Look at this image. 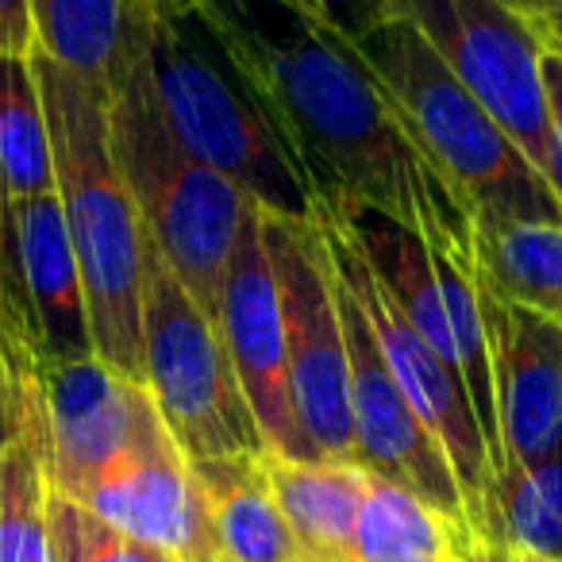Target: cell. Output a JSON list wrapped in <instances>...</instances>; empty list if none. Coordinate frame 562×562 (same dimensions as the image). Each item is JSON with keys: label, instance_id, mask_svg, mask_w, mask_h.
Returning a JSON list of instances; mask_svg holds the SVG:
<instances>
[{"label": "cell", "instance_id": "cell-30", "mask_svg": "<svg viewBox=\"0 0 562 562\" xmlns=\"http://www.w3.org/2000/svg\"><path fill=\"white\" fill-rule=\"evenodd\" d=\"M531 32L543 40V47L562 50V0H551V9L531 24Z\"/></svg>", "mask_w": 562, "mask_h": 562}, {"label": "cell", "instance_id": "cell-36", "mask_svg": "<svg viewBox=\"0 0 562 562\" xmlns=\"http://www.w3.org/2000/svg\"><path fill=\"white\" fill-rule=\"evenodd\" d=\"M0 470H4V447H0Z\"/></svg>", "mask_w": 562, "mask_h": 562}, {"label": "cell", "instance_id": "cell-21", "mask_svg": "<svg viewBox=\"0 0 562 562\" xmlns=\"http://www.w3.org/2000/svg\"><path fill=\"white\" fill-rule=\"evenodd\" d=\"M459 543L451 528L401 485L370 474L351 539V562H451Z\"/></svg>", "mask_w": 562, "mask_h": 562}, {"label": "cell", "instance_id": "cell-28", "mask_svg": "<svg viewBox=\"0 0 562 562\" xmlns=\"http://www.w3.org/2000/svg\"><path fill=\"white\" fill-rule=\"evenodd\" d=\"M451 562H547V559H539V554L508 543V539H477V543L454 551Z\"/></svg>", "mask_w": 562, "mask_h": 562}, {"label": "cell", "instance_id": "cell-9", "mask_svg": "<svg viewBox=\"0 0 562 562\" xmlns=\"http://www.w3.org/2000/svg\"><path fill=\"white\" fill-rule=\"evenodd\" d=\"M316 227L324 235L331 266L355 290L362 313H367L370 331H374L378 347H382V359L390 367L393 382L401 385V393L413 405V413L424 420V428L443 447L447 462H451L454 477H459L462 497H467L470 524H474L477 539H493V462L482 436V424H477L474 401H470L459 370L408 324V316L385 293V285L374 278V270L362 262V255L351 247V239L321 212H316Z\"/></svg>", "mask_w": 562, "mask_h": 562}, {"label": "cell", "instance_id": "cell-29", "mask_svg": "<svg viewBox=\"0 0 562 562\" xmlns=\"http://www.w3.org/2000/svg\"><path fill=\"white\" fill-rule=\"evenodd\" d=\"M9 189L0 181V331H9V301H4V285L12 273V212H9Z\"/></svg>", "mask_w": 562, "mask_h": 562}, {"label": "cell", "instance_id": "cell-2", "mask_svg": "<svg viewBox=\"0 0 562 562\" xmlns=\"http://www.w3.org/2000/svg\"><path fill=\"white\" fill-rule=\"evenodd\" d=\"M55 162V196L86 290L93 355L143 385V255L147 227L112 155L109 101L81 78L32 50Z\"/></svg>", "mask_w": 562, "mask_h": 562}, {"label": "cell", "instance_id": "cell-14", "mask_svg": "<svg viewBox=\"0 0 562 562\" xmlns=\"http://www.w3.org/2000/svg\"><path fill=\"white\" fill-rule=\"evenodd\" d=\"M47 416V474L66 497H78L132 439L147 390L112 374L101 359L40 362Z\"/></svg>", "mask_w": 562, "mask_h": 562}, {"label": "cell", "instance_id": "cell-31", "mask_svg": "<svg viewBox=\"0 0 562 562\" xmlns=\"http://www.w3.org/2000/svg\"><path fill=\"white\" fill-rule=\"evenodd\" d=\"M12 436V405H9V367H4V351H0V447Z\"/></svg>", "mask_w": 562, "mask_h": 562}, {"label": "cell", "instance_id": "cell-34", "mask_svg": "<svg viewBox=\"0 0 562 562\" xmlns=\"http://www.w3.org/2000/svg\"><path fill=\"white\" fill-rule=\"evenodd\" d=\"M301 562H351V559H308V554H305Z\"/></svg>", "mask_w": 562, "mask_h": 562}, {"label": "cell", "instance_id": "cell-23", "mask_svg": "<svg viewBox=\"0 0 562 562\" xmlns=\"http://www.w3.org/2000/svg\"><path fill=\"white\" fill-rule=\"evenodd\" d=\"M493 539L562 562V451L539 462H505L497 470Z\"/></svg>", "mask_w": 562, "mask_h": 562}, {"label": "cell", "instance_id": "cell-3", "mask_svg": "<svg viewBox=\"0 0 562 562\" xmlns=\"http://www.w3.org/2000/svg\"><path fill=\"white\" fill-rule=\"evenodd\" d=\"M147 74L173 139L258 212L316 224V196L247 70L196 4H158Z\"/></svg>", "mask_w": 562, "mask_h": 562}, {"label": "cell", "instance_id": "cell-26", "mask_svg": "<svg viewBox=\"0 0 562 562\" xmlns=\"http://www.w3.org/2000/svg\"><path fill=\"white\" fill-rule=\"evenodd\" d=\"M543 93H547V124H551V193L562 204V50H543Z\"/></svg>", "mask_w": 562, "mask_h": 562}, {"label": "cell", "instance_id": "cell-11", "mask_svg": "<svg viewBox=\"0 0 562 562\" xmlns=\"http://www.w3.org/2000/svg\"><path fill=\"white\" fill-rule=\"evenodd\" d=\"M74 501L127 536L158 547L173 562H232L212 528L193 462L166 431L150 393L124 451Z\"/></svg>", "mask_w": 562, "mask_h": 562}, {"label": "cell", "instance_id": "cell-15", "mask_svg": "<svg viewBox=\"0 0 562 562\" xmlns=\"http://www.w3.org/2000/svg\"><path fill=\"white\" fill-rule=\"evenodd\" d=\"M12 266L20 273L27 328L40 362L97 359L86 316V290L55 193L12 201Z\"/></svg>", "mask_w": 562, "mask_h": 562}, {"label": "cell", "instance_id": "cell-13", "mask_svg": "<svg viewBox=\"0 0 562 562\" xmlns=\"http://www.w3.org/2000/svg\"><path fill=\"white\" fill-rule=\"evenodd\" d=\"M497 397L501 467L562 451V324L508 305L474 278Z\"/></svg>", "mask_w": 562, "mask_h": 562}, {"label": "cell", "instance_id": "cell-25", "mask_svg": "<svg viewBox=\"0 0 562 562\" xmlns=\"http://www.w3.org/2000/svg\"><path fill=\"white\" fill-rule=\"evenodd\" d=\"M316 20L347 43H359L378 24L401 16V0H313Z\"/></svg>", "mask_w": 562, "mask_h": 562}, {"label": "cell", "instance_id": "cell-17", "mask_svg": "<svg viewBox=\"0 0 562 562\" xmlns=\"http://www.w3.org/2000/svg\"><path fill=\"white\" fill-rule=\"evenodd\" d=\"M9 367L12 436L0 470V562H55L50 547V474H47V416H43L40 367L20 339L0 336Z\"/></svg>", "mask_w": 562, "mask_h": 562}, {"label": "cell", "instance_id": "cell-35", "mask_svg": "<svg viewBox=\"0 0 562 562\" xmlns=\"http://www.w3.org/2000/svg\"><path fill=\"white\" fill-rule=\"evenodd\" d=\"M158 4H193V0H158Z\"/></svg>", "mask_w": 562, "mask_h": 562}, {"label": "cell", "instance_id": "cell-7", "mask_svg": "<svg viewBox=\"0 0 562 562\" xmlns=\"http://www.w3.org/2000/svg\"><path fill=\"white\" fill-rule=\"evenodd\" d=\"M258 227L278 281L297 428L313 459L355 462L347 344L324 235L316 224H293L266 212H258Z\"/></svg>", "mask_w": 562, "mask_h": 562}, {"label": "cell", "instance_id": "cell-16", "mask_svg": "<svg viewBox=\"0 0 562 562\" xmlns=\"http://www.w3.org/2000/svg\"><path fill=\"white\" fill-rule=\"evenodd\" d=\"M35 50L112 101L147 63L158 0H27Z\"/></svg>", "mask_w": 562, "mask_h": 562}, {"label": "cell", "instance_id": "cell-22", "mask_svg": "<svg viewBox=\"0 0 562 562\" xmlns=\"http://www.w3.org/2000/svg\"><path fill=\"white\" fill-rule=\"evenodd\" d=\"M0 181L9 201L55 193L50 132L32 58L0 55Z\"/></svg>", "mask_w": 562, "mask_h": 562}, {"label": "cell", "instance_id": "cell-20", "mask_svg": "<svg viewBox=\"0 0 562 562\" xmlns=\"http://www.w3.org/2000/svg\"><path fill=\"white\" fill-rule=\"evenodd\" d=\"M474 278L508 305L562 324V224L474 227Z\"/></svg>", "mask_w": 562, "mask_h": 562}, {"label": "cell", "instance_id": "cell-33", "mask_svg": "<svg viewBox=\"0 0 562 562\" xmlns=\"http://www.w3.org/2000/svg\"><path fill=\"white\" fill-rule=\"evenodd\" d=\"M285 4H293L297 12H305V16L316 20V9H313V0H285Z\"/></svg>", "mask_w": 562, "mask_h": 562}, {"label": "cell", "instance_id": "cell-10", "mask_svg": "<svg viewBox=\"0 0 562 562\" xmlns=\"http://www.w3.org/2000/svg\"><path fill=\"white\" fill-rule=\"evenodd\" d=\"M331 273H336L339 321H344L347 344L355 462L362 470H370V474L408 490L413 497H420L459 536V543H477L467 497H462L459 477H454L443 447L424 428V420L413 413L401 385L393 382L390 367L382 359V347H378L374 331H370V321L362 313L355 290L339 278L336 266H331Z\"/></svg>", "mask_w": 562, "mask_h": 562}, {"label": "cell", "instance_id": "cell-5", "mask_svg": "<svg viewBox=\"0 0 562 562\" xmlns=\"http://www.w3.org/2000/svg\"><path fill=\"white\" fill-rule=\"evenodd\" d=\"M109 135L150 243L216 324L224 266L232 258L247 196L173 139L150 89L147 63L109 101Z\"/></svg>", "mask_w": 562, "mask_h": 562}, {"label": "cell", "instance_id": "cell-6", "mask_svg": "<svg viewBox=\"0 0 562 562\" xmlns=\"http://www.w3.org/2000/svg\"><path fill=\"white\" fill-rule=\"evenodd\" d=\"M143 390L189 462L266 451L216 324L173 278L150 235L143 255Z\"/></svg>", "mask_w": 562, "mask_h": 562}, {"label": "cell", "instance_id": "cell-27", "mask_svg": "<svg viewBox=\"0 0 562 562\" xmlns=\"http://www.w3.org/2000/svg\"><path fill=\"white\" fill-rule=\"evenodd\" d=\"M35 27L27 0H0V55L4 58H32Z\"/></svg>", "mask_w": 562, "mask_h": 562}, {"label": "cell", "instance_id": "cell-8", "mask_svg": "<svg viewBox=\"0 0 562 562\" xmlns=\"http://www.w3.org/2000/svg\"><path fill=\"white\" fill-rule=\"evenodd\" d=\"M443 66L474 93V101L501 124L551 186V124L543 93V40L501 0H401Z\"/></svg>", "mask_w": 562, "mask_h": 562}, {"label": "cell", "instance_id": "cell-4", "mask_svg": "<svg viewBox=\"0 0 562 562\" xmlns=\"http://www.w3.org/2000/svg\"><path fill=\"white\" fill-rule=\"evenodd\" d=\"M393 104L424 162L451 186L470 224H562V204L501 124L443 66L408 16H393L351 43Z\"/></svg>", "mask_w": 562, "mask_h": 562}, {"label": "cell", "instance_id": "cell-1", "mask_svg": "<svg viewBox=\"0 0 562 562\" xmlns=\"http://www.w3.org/2000/svg\"><path fill=\"white\" fill-rule=\"evenodd\" d=\"M247 70L316 209H374L474 273V224L424 162L362 58L285 0H193Z\"/></svg>", "mask_w": 562, "mask_h": 562}, {"label": "cell", "instance_id": "cell-32", "mask_svg": "<svg viewBox=\"0 0 562 562\" xmlns=\"http://www.w3.org/2000/svg\"><path fill=\"white\" fill-rule=\"evenodd\" d=\"M501 4H505V9H513L520 20H528V24H536V20L551 9V0H501Z\"/></svg>", "mask_w": 562, "mask_h": 562}, {"label": "cell", "instance_id": "cell-24", "mask_svg": "<svg viewBox=\"0 0 562 562\" xmlns=\"http://www.w3.org/2000/svg\"><path fill=\"white\" fill-rule=\"evenodd\" d=\"M47 520H50V547L55 562H173L158 547L120 531L93 508L78 505L74 497L58 493L50 485L47 497Z\"/></svg>", "mask_w": 562, "mask_h": 562}, {"label": "cell", "instance_id": "cell-19", "mask_svg": "<svg viewBox=\"0 0 562 562\" xmlns=\"http://www.w3.org/2000/svg\"><path fill=\"white\" fill-rule=\"evenodd\" d=\"M262 467L301 551L308 559H351L370 470H362L359 462H301L270 451L262 454Z\"/></svg>", "mask_w": 562, "mask_h": 562}, {"label": "cell", "instance_id": "cell-18", "mask_svg": "<svg viewBox=\"0 0 562 562\" xmlns=\"http://www.w3.org/2000/svg\"><path fill=\"white\" fill-rule=\"evenodd\" d=\"M262 454L193 462L212 528L232 562H301L305 551L278 508Z\"/></svg>", "mask_w": 562, "mask_h": 562}, {"label": "cell", "instance_id": "cell-12", "mask_svg": "<svg viewBox=\"0 0 562 562\" xmlns=\"http://www.w3.org/2000/svg\"><path fill=\"white\" fill-rule=\"evenodd\" d=\"M216 331L239 378V390L255 416L262 443L281 459L316 462L297 428L290 397V367H285V328H281V301L273 266L266 255L258 204L247 201L235 235L232 258L224 266V285L216 301Z\"/></svg>", "mask_w": 562, "mask_h": 562}]
</instances>
